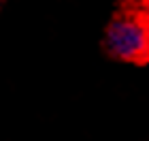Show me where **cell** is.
<instances>
[{"mask_svg":"<svg viewBox=\"0 0 149 141\" xmlns=\"http://www.w3.org/2000/svg\"><path fill=\"white\" fill-rule=\"evenodd\" d=\"M107 49L119 60L145 62L149 51V30L145 11H121L107 30Z\"/></svg>","mask_w":149,"mask_h":141,"instance_id":"obj_1","label":"cell"}]
</instances>
